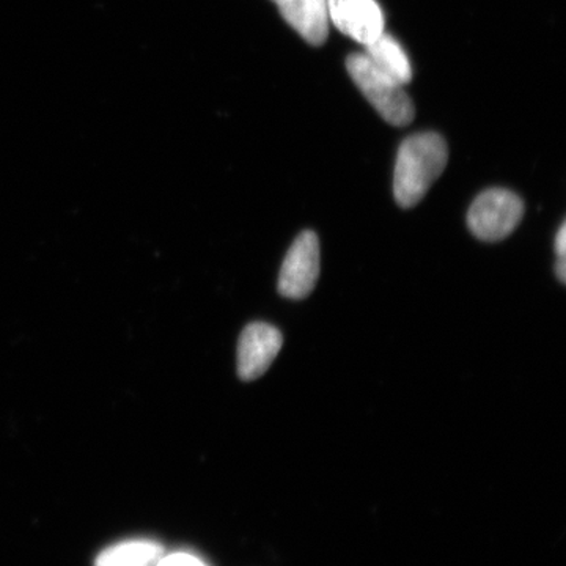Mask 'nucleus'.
<instances>
[{"instance_id":"9b49d317","label":"nucleus","mask_w":566,"mask_h":566,"mask_svg":"<svg viewBox=\"0 0 566 566\" xmlns=\"http://www.w3.org/2000/svg\"><path fill=\"white\" fill-rule=\"evenodd\" d=\"M556 251L558 256H565L566 255V223H562L560 230H558L557 237H556Z\"/></svg>"},{"instance_id":"f03ea898","label":"nucleus","mask_w":566,"mask_h":566,"mask_svg":"<svg viewBox=\"0 0 566 566\" xmlns=\"http://www.w3.org/2000/svg\"><path fill=\"white\" fill-rule=\"evenodd\" d=\"M346 69L365 98L387 123L406 126L415 120V104L405 92L403 85L379 70L367 55H349Z\"/></svg>"},{"instance_id":"9d476101","label":"nucleus","mask_w":566,"mask_h":566,"mask_svg":"<svg viewBox=\"0 0 566 566\" xmlns=\"http://www.w3.org/2000/svg\"><path fill=\"white\" fill-rule=\"evenodd\" d=\"M156 566H207L202 558L188 553L170 554L156 562Z\"/></svg>"},{"instance_id":"f257e3e1","label":"nucleus","mask_w":566,"mask_h":566,"mask_svg":"<svg viewBox=\"0 0 566 566\" xmlns=\"http://www.w3.org/2000/svg\"><path fill=\"white\" fill-rule=\"evenodd\" d=\"M449 159V148L442 136L420 133L400 145L394 174V196L401 208H412L441 177Z\"/></svg>"},{"instance_id":"1a4fd4ad","label":"nucleus","mask_w":566,"mask_h":566,"mask_svg":"<svg viewBox=\"0 0 566 566\" xmlns=\"http://www.w3.org/2000/svg\"><path fill=\"white\" fill-rule=\"evenodd\" d=\"M161 554L163 547L153 542L123 543L104 551L96 566H151Z\"/></svg>"},{"instance_id":"39448f33","label":"nucleus","mask_w":566,"mask_h":566,"mask_svg":"<svg viewBox=\"0 0 566 566\" xmlns=\"http://www.w3.org/2000/svg\"><path fill=\"white\" fill-rule=\"evenodd\" d=\"M283 335L268 323H252L238 342V375L244 381H255L266 374L281 353Z\"/></svg>"},{"instance_id":"0eeeda50","label":"nucleus","mask_w":566,"mask_h":566,"mask_svg":"<svg viewBox=\"0 0 566 566\" xmlns=\"http://www.w3.org/2000/svg\"><path fill=\"white\" fill-rule=\"evenodd\" d=\"M283 20L307 43L322 46L329 33V3L327 0H279Z\"/></svg>"},{"instance_id":"ddd939ff","label":"nucleus","mask_w":566,"mask_h":566,"mask_svg":"<svg viewBox=\"0 0 566 566\" xmlns=\"http://www.w3.org/2000/svg\"><path fill=\"white\" fill-rule=\"evenodd\" d=\"M274 2H275V3H277V2H279V0H274Z\"/></svg>"},{"instance_id":"20e7f679","label":"nucleus","mask_w":566,"mask_h":566,"mask_svg":"<svg viewBox=\"0 0 566 566\" xmlns=\"http://www.w3.org/2000/svg\"><path fill=\"white\" fill-rule=\"evenodd\" d=\"M319 277V240L305 230L294 240L279 274V293L289 300H304L314 292Z\"/></svg>"},{"instance_id":"f8f14e48","label":"nucleus","mask_w":566,"mask_h":566,"mask_svg":"<svg viewBox=\"0 0 566 566\" xmlns=\"http://www.w3.org/2000/svg\"><path fill=\"white\" fill-rule=\"evenodd\" d=\"M556 274L558 277V281L562 283L566 282V259L565 256H558L557 264H556Z\"/></svg>"},{"instance_id":"7ed1b4c3","label":"nucleus","mask_w":566,"mask_h":566,"mask_svg":"<svg viewBox=\"0 0 566 566\" xmlns=\"http://www.w3.org/2000/svg\"><path fill=\"white\" fill-rule=\"evenodd\" d=\"M524 216V202L509 189H488L480 193L468 214V226L475 238L497 243L515 232Z\"/></svg>"},{"instance_id":"6e6552de","label":"nucleus","mask_w":566,"mask_h":566,"mask_svg":"<svg viewBox=\"0 0 566 566\" xmlns=\"http://www.w3.org/2000/svg\"><path fill=\"white\" fill-rule=\"evenodd\" d=\"M365 55L378 66L379 70L385 71L395 81L400 82L401 85L408 84L412 80L411 62L401 44L394 39L392 35L382 33L379 39L374 43L368 44Z\"/></svg>"},{"instance_id":"423d86ee","label":"nucleus","mask_w":566,"mask_h":566,"mask_svg":"<svg viewBox=\"0 0 566 566\" xmlns=\"http://www.w3.org/2000/svg\"><path fill=\"white\" fill-rule=\"evenodd\" d=\"M329 20L357 43L368 46L385 33V14L376 0H327Z\"/></svg>"}]
</instances>
